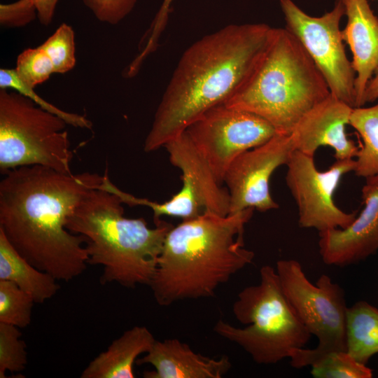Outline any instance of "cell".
<instances>
[{
  "instance_id": "12",
  "label": "cell",
  "mask_w": 378,
  "mask_h": 378,
  "mask_svg": "<svg viewBox=\"0 0 378 378\" xmlns=\"http://www.w3.org/2000/svg\"><path fill=\"white\" fill-rule=\"evenodd\" d=\"M295 150L290 135L276 134L265 143L237 156L227 170L223 183L230 195L229 214L248 208L265 212L279 208L270 190V179L287 164Z\"/></svg>"
},
{
  "instance_id": "17",
  "label": "cell",
  "mask_w": 378,
  "mask_h": 378,
  "mask_svg": "<svg viewBox=\"0 0 378 378\" xmlns=\"http://www.w3.org/2000/svg\"><path fill=\"white\" fill-rule=\"evenodd\" d=\"M170 162L182 172L198 192L205 212L221 216L229 215L230 195L216 178L209 164L196 148L186 131L164 146Z\"/></svg>"
},
{
  "instance_id": "24",
  "label": "cell",
  "mask_w": 378,
  "mask_h": 378,
  "mask_svg": "<svg viewBox=\"0 0 378 378\" xmlns=\"http://www.w3.org/2000/svg\"><path fill=\"white\" fill-rule=\"evenodd\" d=\"M310 367L312 375L316 378H371L373 374L371 368L347 351L326 354Z\"/></svg>"
},
{
  "instance_id": "10",
  "label": "cell",
  "mask_w": 378,
  "mask_h": 378,
  "mask_svg": "<svg viewBox=\"0 0 378 378\" xmlns=\"http://www.w3.org/2000/svg\"><path fill=\"white\" fill-rule=\"evenodd\" d=\"M185 131L222 184L237 156L276 134L274 127L260 116L225 104L206 111Z\"/></svg>"
},
{
  "instance_id": "4",
  "label": "cell",
  "mask_w": 378,
  "mask_h": 378,
  "mask_svg": "<svg viewBox=\"0 0 378 378\" xmlns=\"http://www.w3.org/2000/svg\"><path fill=\"white\" fill-rule=\"evenodd\" d=\"M123 204L116 195L92 189L75 208L66 226L84 237L88 263L102 267V284L149 286L173 225L160 220L155 227H149L144 218L124 216Z\"/></svg>"
},
{
  "instance_id": "18",
  "label": "cell",
  "mask_w": 378,
  "mask_h": 378,
  "mask_svg": "<svg viewBox=\"0 0 378 378\" xmlns=\"http://www.w3.org/2000/svg\"><path fill=\"white\" fill-rule=\"evenodd\" d=\"M155 339L145 326H134L113 340L84 369L81 378H134L139 356L152 348Z\"/></svg>"
},
{
  "instance_id": "5",
  "label": "cell",
  "mask_w": 378,
  "mask_h": 378,
  "mask_svg": "<svg viewBox=\"0 0 378 378\" xmlns=\"http://www.w3.org/2000/svg\"><path fill=\"white\" fill-rule=\"evenodd\" d=\"M330 94L300 41L286 28H274L255 71L225 104L258 115L277 134L290 135L301 118Z\"/></svg>"
},
{
  "instance_id": "29",
  "label": "cell",
  "mask_w": 378,
  "mask_h": 378,
  "mask_svg": "<svg viewBox=\"0 0 378 378\" xmlns=\"http://www.w3.org/2000/svg\"><path fill=\"white\" fill-rule=\"evenodd\" d=\"M137 0H83L101 22L116 24L133 9Z\"/></svg>"
},
{
  "instance_id": "7",
  "label": "cell",
  "mask_w": 378,
  "mask_h": 378,
  "mask_svg": "<svg viewBox=\"0 0 378 378\" xmlns=\"http://www.w3.org/2000/svg\"><path fill=\"white\" fill-rule=\"evenodd\" d=\"M66 122L16 91L0 90V172L40 165L72 173Z\"/></svg>"
},
{
  "instance_id": "2",
  "label": "cell",
  "mask_w": 378,
  "mask_h": 378,
  "mask_svg": "<svg viewBox=\"0 0 378 378\" xmlns=\"http://www.w3.org/2000/svg\"><path fill=\"white\" fill-rule=\"evenodd\" d=\"M274 29L264 23L230 24L187 48L157 108L144 150L164 147L206 111L232 97L255 71Z\"/></svg>"
},
{
  "instance_id": "13",
  "label": "cell",
  "mask_w": 378,
  "mask_h": 378,
  "mask_svg": "<svg viewBox=\"0 0 378 378\" xmlns=\"http://www.w3.org/2000/svg\"><path fill=\"white\" fill-rule=\"evenodd\" d=\"M365 179L364 206L353 222L345 228L318 232L319 253L326 265H353L378 251V174Z\"/></svg>"
},
{
  "instance_id": "30",
  "label": "cell",
  "mask_w": 378,
  "mask_h": 378,
  "mask_svg": "<svg viewBox=\"0 0 378 378\" xmlns=\"http://www.w3.org/2000/svg\"><path fill=\"white\" fill-rule=\"evenodd\" d=\"M37 15L34 0H18L0 5V23L6 27H23L33 21Z\"/></svg>"
},
{
  "instance_id": "25",
  "label": "cell",
  "mask_w": 378,
  "mask_h": 378,
  "mask_svg": "<svg viewBox=\"0 0 378 378\" xmlns=\"http://www.w3.org/2000/svg\"><path fill=\"white\" fill-rule=\"evenodd\" d=\"M0 89H12L19 92L43 109L59 116L68 125L74 127L92 129V123L85 116L63 111L41 98L34 92V88L29 87L20 79L15 69H0Z\"/></svg>"
},
{
  "instance_id": "6",
  "label": "cell",
  "mask_w": 378,
  "mask_h": 378,
  "mask_svg": "<svg viewBox=\"0 0 378 378\" xmlns=\"http://www.w3.org/2000/svg\"><path fill=\"white\" fill-rule=\"evenodd\" d=\"M232 312L246 327L220 320L214 330L258 364H275L289 358L293 350L304 348L312 336L288 302L276 270L270 265L260 268L259 284L239 292Z\"/></svg>"
},
{
  "instance_id": "23",
  "label": "cell",
  "mask_w": 378,
  "mask_h": 378,
  "mask_svg": "<svg viewBox=\"0 0 378 378\" xmlns=\"http://www.w3.org/2000/svg\"><path fill=\"white\" fill-rule=\"evenodd\" d=\"M34 299L14 283L0 280V322L23 328L31 321Z\"/></svg>"
},
{
  "instance_id": "32",
  "label": "cell",
  "mask_w": 378,
  "mask_h": 378,
  "mask_svg": "<svg viewBox=\"0 0 378 378\" xmlns=\"http://www.w3.org/2000/svg\"><path fill=\"white\" fill-rule=\"evenodd\" d=\"M59 0H34L40 22L46 26L52 20Z\"/></svg>"
},
{
  "instance_id": "15",
  "label": "cell",
  "mask_w": 378,
  "mask_h": 378,
  "mask_svg": "<svg viewBox=\"0 0 378 378\" xmlns=\"http://www.w3.org/2000/svg\"><path fill=\"white\" fill-rule=\"evenodd\" d=\"M342 1L347 22L341 33L353 55L356 108L365 104V90L373 74L378 71V18L368 0Z\"/></svg>"
},
{
  "instance_id": "14",
  "label": "cell",
  "mask_w": 378,
  "mask_h": 378,
  "mask_svg": "<svg viewBox=\"0 0 378 378\" xmlns=\"http://www.w3.org/2000/svg\"><path fill=\"white\" fill-rule=\"evenodd\" d=\"M353 108L330 94L295 126L290 134L294 149L314 157L318 148L329 146L336 160L353 159L359 148L345 131Z\"/></svg>"
},
{
  "instance_id": "33",
  "label": "cell",
  "mask_w": 378,
  "mask_h": 378,
  "mask_svg": "<svg viewBox=\"0 0 378 378\" xmlns=\"http://www.w3.org/2000/svg\"><path fill=\"white\" fill-rule=\"evenodd\" d=\"M378 99V71L369 82L365 90L364 102H373Z\"/></svg>"
},
{
  "instance_id": "9",
  "label": "cell",
  "mask_w": 378,
  "mask_h": 378,
  "mask_svg": "<svg viewBox=\"0 0 378 378\" xmlns=\"http://www.w3.org/2000/svg\"><path fill=\"white\" fill-rule=\"evenodd\" d=\"M286 29L302 43L324 77L330 93L356 107V73L348 59L340 24L345 13L342 0L320 17L303 11L293 0H279Z\"/></svg>"
},
{
  "instance_id": "1",
  "label": "cell",
  "mask_w": 378,
  "mask_h": 378,
  "mask_svg": "<svg viewBox=\"0 0 378 378\" xmlns=\"http://www.w3.org/2000/svg\"><path fill=\"white\" fill-rule=\"evenodd\" d=\"M0 181V230L29 263L57 281H69L88 265L85 238L66 222L104 175L64 173L30 165L10 169Z\"/></svg>"
},
{
  "instance_id": "22",
  "label": "cell",
  "mask_w": 378,
  "mask_h": 378,
  "mask_svg": "<svg viewBox=\"0 0 378 378\" xmlns=\"http://www.w3.org/2000/svg\"><path fill=\"white\" fill-rule=\"evenodd\" d=\"M181 190L170 200L158 203L146 198L134 196L132 206H145L151 209L155 223L162 216L178 217L183 220H190L205 212L201 198L191 183L182 178Z\"/></svg>"
},
{
  "instance_id": "3",
  "label": "cell",
  "mask_w": 378,
  "mask_h": 378,
  "mask_svg": "<svg viewBox=\"0 0 378 378\" xmlns=\"http://www.w3.org/2000/svg\"><path fill=\"white\" fill-rule=\"evenodd\" d=\"M253 208L221 216L204 212L168 232L149 284L157 302L209 298L240 270L254 253L245 248V225Z\"/></svg>"
},
{
  "instance_id": "21",
  "label": "cell",
  "mask_w": 378,
  "mask_h": 378,
  "mask_svg": "<svg viewBox=\"0 0 378 378\" xmlns=\"http://www.w3.org/2000/svg\"><path fill=\"white\" fill-rule=\"evenodd\" d=\"M349 125L360 136L363 145L356 155L354 173L366 178L378 174V104L354 108Z\"/></svg>"
},
{
  "instance_id": "31",
  "label": "cell",
  "mask_w": 378,
  "mask_h": 378,
  "mask_svg": "<svg viewBox=\"0 0 378 378\" xmlns=\"http://www.w3.org/2000/svg\"><path fill=\"white\" fill-rule=\"evenodd\" d=\"M173 0H163L162 4L157 13L150 27L143 40L147 41L141 53L134 59V63L141 66L145 58L153 52L158 45V38L167 25L169 13L171 11L170 5Z\"/></svg>"
},
{
  "instance_id": "28",
  "label": "cell",
  "mask_w": 378,
  "mask_h": 378,
  "mask_svg": "<svg viewBox=\"0 0 378 378\" xmlns=\"http://www.w3.org/2000/svg\"><path fill=\"white\" fill-rule=\"evenodd\" d=\"M15 70L20 79L32 88L55 73L50 59L40 46L23 50L18 57Z\"/></svg>"
},
{
  "instance_id": "16",
  "label": "cell",
  "mask_w": 378,
  "mask_h": 378,
  "mask_svg": "<svg viewBox=\"0 0 378 378\" xmlns=\"http://www.w3.org/2000/svg\"><path fill=\"white\" fill-rule=\"evenodd\" d=\"M136 364H150L154 368L144 373L146 378H221L231 368L227 356H204L178 339L155 340Z\"/></svg>"
},
{
  "instance_id": "8",
  "label": "cell",
  "mask_w": 378,
  "mask_h": 378,
  "mask_svg": "<svg viewBox=\"0 0 378 378\" xmlns=\"http://www.w3.org/2000/svg\"><path fill=\"white\" fill-rule=\"evenodd\" d=\"M276 270L283 292L297 316L318 340L314 349H295L289 358L295 368L312 366L332 352L346 351V304L342 288L322 274L315 284L295 260L277 261Z\"/></svg>"
},
{
  "instance_id": "11",
  "label": "cell",
  "mask_w": 378,
  "mask_h": 378,
  "mask_svg": "<svg viewBox=\"0 0 378 378\" xmlns=\"http://www.w3.org/2000/svg\"><path fill=\"white\" fill-rule=\"evenodd\" d=\"M286 185L298 210V223L318 232L348 227L357 216L335 203L333 195L342 177L354 172V159L336 160L328 169H317L314 157L293 150L287 164Z\"/></svg>"
},
{
  "instance_id": "26",
  "label": "cell",
  "mask_w": 378,
  "mask_h": 378,
  "mask_svg": "<svg viewBox=\"0 0 378 378\" xmlns=\"http://www.w3.org/2000/svg\"><path fill=\"white\" fill-rule=\"evenodd\" d=\"M17 326L0 322V378L6 372H19L27 364L26 344Z\"/></svg>"
},
{
  "instance_id": "20",
  "label": "cell",
  "mask_w": 378,
  "mask_h": 378,
  "mask_svg": "<svg viewBox=\"0 0 378 378\" xmlns=\"http://www.w3.org/2000/svg\"><path fill=\"white\" fill-rule=\"evenodd\" d=\"M346 337V351L367 365L378 354V309L366 301L347 307Z\"/></svg>"
},
{
  "instance_id": "34",
  "label": "cell",
  "mask_w": 378,
  "mask_h": 378,
  "mask_svg": "<svg viewBox=\"0 0 378 378\" xmlns=\"http://www.w3.org/2000/svg\"><path fill=\"white\" fill-rule=\"evenodd\" d=\"M377 1H378V0H377Z\"/></svg>"
},
{
  "instance_id": "27",
  "label": "cell",
  "mask_w": 378,
  "mask_h": 378,
  "mask_svg": "<svg viewBox=\"0 0 378 378\" xmlns=\"http://www.w3.org/2000/svg\"><path fill=\"white\" fill-rule=\"evenodd\" d=\"M48 55L55 73L64 74L76 64L75 35L72 27L62 24L55 31L39 46Z\"/></svg>"
},
{
  "instance_id": "19",
  "label": "cell",
  "mask_w": 378,
  "mask_h": 378,
  "mask_svg": "<svg viewBox=\"0 0 378 378\" xmlns=\"http://www.w3.org/2000/svg\"><path fill=\"white\" fill-rule=\"evenodd\" d=\"M0 280L10 281L29 294L35 303H43L59 288L57 280L25 260L0 230Z\"/></svg>"
}]
</instances>
